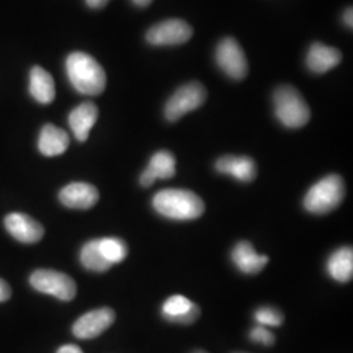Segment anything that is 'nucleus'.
Listing matches in <instances>:
<instances>
[{
  "label": "nucleus",
  "instance_id": "1",
  "mask_svg": "<svg viewBox=\"0 0 353 353\" xmlns=\"http://www.w3.org/2000/svg\"><path fill=\"white\" fill-rule=\"evenodd\" d=\"M65 71L71 85L81 94L99 96L106 87V74L88 54L75 51L67 57Z\"/></svg>",
  "mask_w": 353,
  "mask_h": 353
},
{
  "label": "nucleus",
  "instance_id": "2",
  "mask_svg": "<svg viewBox=\"0 0 353 353\" xmlns=\"http://www.w3.org/2000/svg\"><path fill=\"white\" fill-rule=\"evenodd\" d=\"M153 208L172 220H195L204 214V202L190 190L165 189L153 196Z\"/></svg>",
  "mask_w": 353,
  "mask_h": 353
},
{
  "label": "nucleus",
  "instance_id": "3",
  "mask_svg": "<svg viewBox=\"0 0 353 353\" xmlns=\"http://www.w3.org/2000/svg\"><path fill=\"white\" fill-rule=\"evenodd\" d=\"M345 196V185L341 176L331 174L322 178L307 191L303 207L307 212L326 214L341 205Z\"/></svg>",
  "mask_w": 353,
  "mask_h": 353
},
{
  "label": "nucleus",
  "instance_id": "4",
  "mask_svg": "<svg viewBox=\"0 0 353 353\" xmlns=\"http://www.w3.org/2000/svg\"><path fill=\"white\" fill-rule=\"evenodd\" d=\"M275 114L288 128L303 127L310 119V109L301 93L290 85L279 87L274 93Z\"/></svg>",
  "mask_w": 353,
  "mask_h": 353
},
{
  "label": "nucleus",
  "instance_id": "5",
  "mask_svg": "<svg viewBox=\"0 0 353 353\" xmlns=\"http://www.w3.org/2000/svg\"><path fill=\"white\" fill-rule=\"evenodd\" d=\"M207 99V90L198 81H191L176 90L165 106V117L169 122H176L185 114L201 108Z\"/></svg>",
  "mask_w": 353,
  "mask_h": 353
},
{
  "label": "nucleus",
  "instance_id": "6",
  "mask_svg": "<svg viewBox=\"0 0 353 353\" xmlns=\"http://www.w3.org/2000/svg\"><path fill=\"white\" fill-rule=\"evenodd\" d=\"M30 284L34 290L54 296L62 301L74 300L77 287L74 279L63 272L54 270H37L30 276Z\"/></svg>",
  "mask_w": 353,
  "mask_h": 353
},
{
  "label": "nucleus",
  "instance_id": "7",
  "mask_svg": "<svg viewBox=\"0 0 353 353\" xmlns=\"http://www.w3.org/2000/svg\"><path fill=\"white\" fill-rule=\"evenodd\" d=\"M216 61L220 68L232 79L241 80L248 75L246 55L234 38H224L216 49Z\"/></svg>",
  "mask_w": 353,
  "mask_h": 353
},
{
  "label": "nucleus",
  "instance_id": "8",
  "mask_svg": "<svg viewBox=\"0 0 353 353\" xmlns=\"http://www.w3.org/2000/svg\"><path fill=\"white\" fill-rule=\"evenodd\" d=\"M192 28L179 19L165 20L147 32V41L154 46H173L188 42L192 37Z\"/></svg>",
  "mask_w": 353,
  "mask_h": 353
},
{
  "label": "nucleus",
  "instance_id": "9",
  "mask_svg": "<svg viewBox=\"0 0 353 353\" xmlns=\"http://www.w3.org/2000/svg\"><path fill=\"white\" fill-rule=\"evenodd\" d=\"M115 321V313L110 307L92 310L80 316L72 327V332L79 339H93L100 336Z\"/></svg>",
  "mask_w": 353,
  "mask_h": 353
},
{
  "label": "nucleus",
  "instance_id": "10",
  "mask_svg": "<svg viewBox=\"0 0 353 353\" xmlns=\"http://www.w3.org/2000/svg\"><path fill=\"white\" fill-rule=\"evenodd\" d=\"M4 225L13 239L23 243H36L42 240L45 234V229L37 220L26 214L13 212L7 214Z\"/></svg>",
  "mask_w": 353,
  "mask_h": 353
},
{
  "label": "nucleus",
  "instance_id": "11",
  "mask_svg": "<svg viewBox=\"0 0 353 353\" xmlns=\"http://www.w3.org/2000/svg\"><path fill=\"white\" fill-rule=\"evenodd\" d=\"M99 199V190L85 182L70 183L59 192L61 203L74 210H89L97 204Z\"/></svg>",
  "mask_w": 353,
  "mask_h": 353
},
{
  "label": "nucleus",
  "instance_id": "12",
  "mask_svg": "<svg viewBox=\"0 0 353 353\" xmlns=\"http://www.w3.org/2000/svg\"><path fill=\"white\" fill-rule=\"evenodd\" d=\"M163 316L169 322L176 325H191L201 316V309L196 303H191L188 297L174 294L163 305Z\"/></svg>",
  "mask_w": 353,
  "mask_h": 353
},
{
  "label": "nucleus",
  "instance_id": "13",
  "mask_svg": "<svg viewBox=\"0 0 353 353\" xmlns=\"http://www.w3.org/2000/svg\"><path fill=\"white\" fill-rule=\"evenodd\" d=\"M176 176V157L169 151H160L152 156L147 169L140 176L143 188H150L156 179H169Z\"/></svg>",
  "mask_w": 353,
  "mask_h": 353
},
{
  "label": "nucleus",
  "instance_id": "14",
  "mask_svg": "<svg viewBox=\"0 0 353 353\" xmlns=\"http://www.w3.org/2000/svg\"><path fill=\"white\" fill-rule=\"evenodd\" d=\"M214 168L219 173L234 176L240 182H252L256 176V165L249 156H223Z\"/></svg>",
  "mask_w": 353,
  "mask_h": 353
},
{
  "label": "nucleus",
  "instance_id": "15",
  "mask_svg": "<svg viewBox=\"0 0 353 353\" xmlns=\"http://www.w3.org/2000/svg\"><path fill=\"white\" fill-rule=\"evenodd\" d=\"M99 118V109L93 102H83L68 115V125L71 127L76 139L85 141L89 132L96 125Z\"/></svg>",
  "mask_w": 353,
  "mask_h": 353
},
{
  "label": "nucleus",
  "instance_id": "16",
  "mask_svg": "<svg viewBox=\"0 0 353 353\" xmlns=\"http://www.w3.org/2000/svg\"><path fill=\"white\" fill-rule=\"evenodd\" d=\"M232 261L241 272L248 275L259 274L268 263V258L255 252L249 241H241L234 246Z\"/></svg>",
  "mask_w": 353,
  "mask_h": 353
},
{
  "label": "nucleus",
  "instance_id": "17",
  "mask_svg": "<svg viewBox=\"0 0 353 353\" xmlns=\"http://www.w3.org/2000/svg\"><path fill=\"white\" fill-rule=\"evenodd\" d=\"M68 145H70V137L64 130L50 123L42 127L38 138V150L43 156L46 157L59 156L67 151Z\"/></svg>",
  "mask_w": 353,
  "mask_h": 353
},
{
  "label": "nucleus",
  "instance_id": "18",
  "mask_svg": "<svg viewBox=\"0 0 353 353\" xmlns=\"http://www.w3.org/2000/svg\"><path fill=\"white\" fill-rule=\"evenodd\" d=\"M341 51L335 48L322 45L319 42L312 45L310 50L307 52V57H306V64H307L309 70L316 74L327 72L341 63Z\"/></svg>",
  "mask_w": 353,
  "mask_h": 353
},
{
  "label": "nucleus",
  "instance_id": "19",
  "mask_svg": "<svg viewBox=\"0 0 353 353\" xmlns=\"http://www.w3.org/2000/svg\"><path fill=\"white\" fill-rule=\"evenodd\" d=\"M29 93L36 101L43 105L51 103L55 100L54 79L46 70H43L39 65H36L30 70Z\"/></svg>",
  "mask_w": 353,
  "mask_h": 353
},
{
  "label": "nucleus",
  "instance_id": "20",
  "mask_svg": "<svg viewBox=\"0 0 353 353\" xmlns=\"http://www.w3.org/2000/svg\"><path fill=\"white\" fill-rule=\"evenodd\" d=\"M327 271L330 276L336 281L347 283L353 276L352 248H341L334 252L327 262Z\"/></svg>",
  "mask_w": 353,
  "mask_h": 353
},
{
  "label": "nucleus",
  "instance_id": "21",
  "mask_svg": "<svg viewBox=\"0 0 353 353\" xmlns=\"http://www.w3.org/2000/svg\"><path fill=\"white\" fill-rule=\"evenodd\" d=\"M80 261L87 270L94 272H105L112 267L106 261V258L102 255L99 240L89 241L83 246L80 252Z\"/></svg>",
  "mask_w": 353,
  "mask_h": 353
},
{
  "label": "nucleus",
  "instance_id": "22",
  "mask_svg": "<svg viewBox=\"0 0 353 353\" xmlns=\"http://www.w3.org/2000/svg\"><path fill=\"white\" fill-rule=\"evenodd\" d=\"M99 246L101 250L102 255L106 258V261L110 265H117L125 261L127 256V245L125 241L115 237H108V239H101L99 240Z\"/></svg>",
  "mask_w": 353,
  "mask_h": 353
},
{
  "label": "nucleus",
  "instance_id": "23",
  "mask_svg": "<svg viewBox=\"0 0 353 353\" xmlns=\"http://www.w3.org/2000/svg\"><path fill=\"white\" fill-rule=\"evenodd\" d=\"M255 321L261 326H271V327H279L284 322V316L279 312L278 309L271 306H262L255 312Z\"/></svg>",
  "mask_w": 353,
  "mask_h": 353
},
{
  "label": "nucleus",
  "instance_id": "24",
  "mask_svg": "<svg viewBox=\"0 0 353 353\" xmlns=\"http://www.w3.org/2000/svg\"><path fill=\"white\" fill-rule=\"evenodd\" d=\"M250 339L255 343L263 344L265 347H271L275 344V336L265 326H256L250 331Z\"/></svg>",
  "mask_w": 353,
  "mask_h": 353
},
{
  "label": "nucleus",
  "instance_id": "25",
  "mask_svg": "<svg viewBox=\"0 0 353 353\" xmlns=\"http://www.w3.org/2000/svg\"><path fill=\"white\" fill-rule=\"evenodd\" d=\"M11 294H12V290H11L10 284L6 280L0 279V303H4L7 300H10Z\"/></svg>",
  "mask_w": 353,
  "mask_h": 353
},
{
  "label": "nucleus",
  "instance_id": "26",
  "mask_svg": "<svg viewBox=\"0 0 353 353\" xmlns=\"http://www.w3.org/2000/svg\"><path fill=\"white\" fill-rule=\"evenodd\" d=\"M110 0H85L87 6L93 8V10H100L102 7H105Z\"/></svg>",
  "mask_w": 353,
  "mask_h": 353
},
{
  "label": "nucleus",
  "instance_id": "27",
  "mask_svg": "<svg viewBox=\"0 0 353 353\" xmlns=\"http://www.w3.org/2000/svg\"><path fill=\"white\" fill-rule=\"evenodd\" d=\"M57 353H84L77 345L74 344H67V345H62L58 352Z\"/></svg>",
  "mask_w": 353,
  "mask_h": 353
},
{
  "label": "nucleus",
  "instance_id": "28",
  "mask_svg": "<svg viewBox=\"0 0 353 353\" xmlns=\"http://www.w3.org/2000/svg\"><path fill=\"white\" fill-rule=\"evenodd\" d=\"M352 13V8L351 7L347 8L345 12H344V23H345V26H350V28L353 26Z\"/></svg>",
  "mask_w": 353,
  "mask_h": 353
},
{
  "label": "nucleus",
  "instance_id": "29",
  "mask_svg": "<svg viewBox=\"0 0 353 353\" xmlns=\"http://www.w3.org/2000/svg\"><path fill=\"white\" fill-rule=\"evenodd\" d=\"M134 4H137L138 7H147L152 3V0H132Z\"/></svg>",
  "mask_w": 353,
  "mask_h": 353
},
{
  "label": "nucleus",
  "instance_id": "30",
  "mask_svg": "<svg viewBox=\"0 0 353 353\" xmlns=\"http://www.w3.org/2000/svg\"><path fill=\"white\" fill-rule=\"evenodd\" d=\"M194 353H207V352H204V351H195V352Z\"/></svg>",
  "mask_w": 353,
  "mask_h": 353
}]
</instances>
